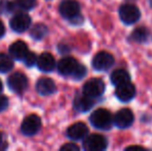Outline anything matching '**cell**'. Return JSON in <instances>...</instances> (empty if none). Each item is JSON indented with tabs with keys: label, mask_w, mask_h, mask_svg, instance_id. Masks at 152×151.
<instances>
[{
	"label": "cell",
	"mask_w": 152,
	"mask_h": 151,
	"mask_svg": "<svg viewBox=\"0 0 152 151\" xmlns=\"http://www.w3.org/2000/svg\"><path fill=\"white\" fill-rule=\"evenodd\" d=\"M111 82L115 86H119V85L130 82V76L128 74V71H125V69H116L111 75Z\"/></svg>",
	"instance_id": "ac0fdd59"
},
{
	"label": "cell",
	"mask_w": 152,
	"mask_h": 151,
	"mask_svg": "<svg viewBox=\"0 0 152 151\" xmlns=\"http://www.w3.org/2000/svg\"><path fill=\"white\" fill-rule=\"evenodd\" d=\"M8 107V98L5 95L0 94V112H3Z\"/></svg>",
	"instance_id": "484cf974"
},
{
	"label": "cell",
	"mask_w": 152,
	"mask_h": 151,
	"mask_svg": "<svg viewBox=\"0 0 152 151\" xmlns=\"http://www.w3.org/2000/svg\"><path fill=\"white\" fill-rule=\"evenodd\" d=\"M36 0H14L12 1V12L15 10H31L36 6Z\"/></svg>",
	"instance_id": "d6986e66"
},
{
	"label": "cell",
	"mask_w": 152,
	"mask_h": 151,
	"mask_svg": "<svg viewBox=\"0 0 152 151\" xmlns=\"http://www.w3.org/2000/svg\"><path fill=\"white\" fill-rule=\"evenodd\" d=\"M90 122L95 128L110 129L114 122L112 115L106 109H97L91 114Z\"/></svg>",
	"instance_id": "6da1fadb"
},
{
	"label": "cell",
	"mask_w": 152,
	"mask_h": 151,
	"mask_svg": "<svg viewBox=\"0 0 152 151\" xmlns=\"http://www.w3.org/2000/svg\"><path fill=\"white\" fill-rule=\"evenodd\" d=\"M2 89H3V84H2L1 80H0V92L2 91Z\"/></svg>",
	"instance_id": "4dcf8cb0"
},
{
	"label": "cell",
	"mask_w": 152,
	"mask_h": 151,
	"mask_svg": "<svg viewBox=\"0 0 152 151\" xmlns=\"http://www.w3.org/2000/svg\"><path fill=\"white\" fill-rule=\"evenodd\" d=\"M83 147L87 151H104L108 147V140L98 133L89 135L85 138Z\"/></svg>",
	"instance_id": "3957f363"
},
{
	"label": "cell",
	"mask_w": 152,
	"mask_h": 151,
	"mask_svg": "<svg viewBox=\"0 0 152 151\" xmlns=\"http://www.w3.org/2000/svg\"><path fill=\"white\" fill-rule=\"evenodd\" d=\"M7 147V143H6L5 137L2 133H0V150H4Z\"/></svg>",
	"instance_id": "83f0119b"
},
{
	"label": "cell",
	"mask_w": 152,
	"mask_h": 151,
	"mask_svg": "<svg viewBox=\"0 0 152 151\" xmlns=\"http://www.w3.org/2000/svg\"><path fill=\"white\" fill-rule=\"evenodd\" d=\"M115 62V59L113 55L106 51H100L92 59V66L95 71H104L113 66Z\"/></svg>",
	"instance_id": "277c9868"
},
{
	"label": "cell",
	"mask_w": 152,
	"mask_h": 151,
	"mask_svg": "<svg viewBox=\"0 0 152 151\" xmlns=\"http://www.w3.org/2000/svg\"><path fill=\"white\" fill-rule=\"evenodd\" d=\"M86 74H87L86 67H85L83 64H80V66H79L76 75L74 76V79H76V80H81V79H83L85 76H86Z\"/></svg>",
	"instance_id": "d4e9b609"
},
{
	"label": "cell",
	"mask_w": 152,
	"mask_h": 151,
	"mask_svg": "<svg viewBox=\"0 0 152 151\" xmlns=\"http://www.w3.org/2000/svg\"><path fill=\"white\" fill-rule=\"evenodd\" d=\"M115 94L119 101H123V103H128L136 96V87L130 82H127L125 84L117 86Z\"/></svg>",
	"instance_id": "7c38bea8"
},
{
	"label": "cell",
	"mask_w": 152,
	"mask_h": 151,
	"mask_svg": "<svg viewBox=\"0 0 152 151\" xmlns=\"http://www.w3.org/2000/svg\"><path fill=\"white\" fill-rule=\"evenodd\" d=\"M42 127V120L35 114H31L27 116L23 120L21 124V131L25 136H33L36 133H38Z\"/></svg>",
	"instance_id": "ba28073f"
},
{
	"label": "cell",
	"mask_w": 152,
	"mask_h": 151,
	"mask_svg": "<svg viewBox=\"0 0 152 151\" xmlns=\"http://www.w3.org/2000/svg\"><path fill=\"white\" fill-rule=\"evenodd\" d=\"M114 124L119 128H127L134 123V116L132 110L129 109H121L115 114L114 116Z\"/></svg>",
	"instance_id": "8fae6325"
},
{
	"label": "cell",
	"mask_w": 152,
	"mask_h": 151,
	"mask_svg": "<svg viewBox=\"0 0 152 151\" xmlns=\"http://www.w3.org/2000/svg\"><path fill=\"white\" fill-rule=\"evenodd\" d=\"M36 64H37V67L42 71L49 73V71H52L55 69L56 61H55V58L52 54H50L48 52H45L39 55V57L37 58Z\"/></svg>",
	"instance_id": "2e32d148"
},
{
	"label": "cell",
	"mask_w": 152,
	"mask_h": 151,
	"mask_svg": "<svg viewBox=\"0 0 152 151\" xmlns=\"http://www.w3.org/2000/svg\"><path fill=\"white\" fill-rule=\"evenodd\" d=\"M14 67V61L12 56H8L5 53H0V73L5 74L12 71Z\"/></svg>",
	"instance_id": "44dd1931"
},
{
	"label": "cell",
	"mask_w": 152,
	"mask_h": 151,
	"mask_svg": "<svg viewBox=\"0 0 152 151\" xmlns=\"http://www.w3.org/2000/svg\"><path fill=\"white\" fill-rule=\"evenodd\" d=\"M80 4L76 0H63L59 6L61 16L70 21L80 16Z\"/></svg>",
	"instance_id": "8992f818"
},
{
	"label": "cell",
	"mask_w": 152,
	"mask_h": 151,
	"mask_svg": "<svg viewBox=\"0 0 152 151\" xmlns=\"http://www.w3.org/2000/svg\"><path fill=\"white\" fill-rule=\"evenodd\" d=\"M134 149H141L142 150L143 148L140 147V146H129V147L126 148V150H134Z\"/></svg>",
	"instance_id": "f546056e"
},
{
	"label": "cell",
	"mask_w": 152,
	"mask_h": 151,
	"mask_svg": "<svg viewBox=\"0 0 152 151\" xmlns=\"http://www.w3.org/2000/svg\"><path fill=\"white\" fill-rule=\"evenodd\" d=\"M35 89L40 95H50L56 91V84L50 78H42L36 82Z\"/></svg>",
	"instance_id": "e0dca14e"
},
{
	"label": "cell",
	"mask_w": 152,
	"mask_h": 151,
	"mask_svg": "<svg viewBox=\"0 0 152 151\" xmlns=\"http://www.w3.org/2000/svg\"><path fill=\"white\" fill-rule=\"evenodd\" d=\"M94 104H95L94 97H91L89 95L83 93V94L77 95L74 101V107L77 111L84 113V112H88L94 106Z\"/></svg>",
	"instance_id": "9a60e30c"
},
{
	"label": "cell",
	"mask_w": 152,
	"mask_h": 151,
	"mask_svg": "<svg viewBox=\"0 0 152 151\" xmlns=\"http://www.w3.org/2000/svg\"><path fill=\"white\" fill-rule=\"evenodd\" d=\"M23 61H24V63L27 65V66L31 67L37 62V57H36V55L34 54V53L28 52V54L26 55V57H25Z\"/></svg>",
	"instance_id": "cb8c5ba5"
},
{
	"label": "cell",
	"mask_w": 152,
	"mask_h": 151,
	"mask_svg": "<svg viewBox=\"0 0 152 151\" xmlns=\"http://www.w3.org/2000/svg\"><path fill=\"white\" fill-rule=\"evenodd\" d=\"M80 64L81 63H79L78 60L75 59L74 57H64L57 64V69L60 75L74 78Z\"/></svg>",
	"instance_id": "5b68a950"
},
{
	"label": "cell",
	"mask_w": 152,
	"mask_h": 151,
	"mask_svg": "<svg viewBox=\"0 0 152 151\" xmlns=\"http://www.w3.org/2000/svg\"><path fill=\"white\" fill-rule=\"evenodd\" d=\"M12 12V1L8 0H0V15L8 14Z\"/></svg>",
	"instance_id": "603a6c76"
},
{
	"label": "cell",
	"mask_w": 152,
	"mask_h": 151,
	"mask_svg": "<svg viewBox=\"0 0 152 151\" xmlns=\"http://www.w3.org/2000/svg\"><path fill=\"white\" fill-rule=\"evenodd\" d=\"M89 129L87 125L83 122H77L70 125L66 131V135L69 139L78 141V140H82L88 136Z\"/></svg>",
	"instance_id": "4fadbf2b"
},
{
	"label": "cell",
	"mask_w": 152,
	"mask_h": 151,
	"mask_svg": "<svg viewBox=\"0 0 152 151\" xmlns=\"http://www.w3.org/2000/svg\"><path fill=\"white\" fill-rule=\"evenodd\" d=\"M119 17L121 21L126 25H132L138 22L141 17V12L134 4L126 3L119 8Z\"/></svg>",
	"instance_id": "7a4b0ae2"
},
{
	"label": "cell",
	"mask_w": 152,
	"mask_h": 151,
	"mask_svg": "<svg viewBox=\"0 0 152 151\" xmlns=\"http://www.w3.org/2000/svg\"><path fill=\"white\" fill-rule=\"evenodd\" d=\"M149 37V30L145 27H138L130 34V39L136 42H145Z\"/></svg>",
	"instance_id": "ffe728a7"
},
{
	"label": "cell",
	"mask_w": 152,
	"mask_h": 151,
	"mask_svg": "<svg viewBox=\"0 0 152 151\" xmlns=\"http://www.w3.org/2000/svg\"><path fill=\"white\" fill-rule=\"evenodd\" d=\"M79 149H80L79 146H77L76 144H74V143H67L60 148L61 151H78Z\"/></svg>",
	"instance_id": "4316f807"
},
{
	"label": "cell",
	"mask_w": 152,
	"mask_h": 151,
	"mask_svg": "<svg viewBox=\"0 0 152 151\" xmlns=\"http://www.w3.org/2000/svg\"><path fill=\"white\" fill-rule=\"evenodd\" d=\"M104 83L100 79H90L83 86V92L91 97H98L104 93Z\"/></svg>",
	"instance_id": "30bf717a"
},
{
	"label": "cell",
	"mask_w": 152,
	"mask_h": 151,
	"mask_svg": "<svg viewBox=\"0 0 152 151\" xmlns=\"http://www.w3.org/2000/svg\"><path fill=\"white\" fill-rule=\"evenodd\" d=\"M47 33H48V28H47V26L44 24L34 25L30 31L31 37H33L34 39H36V40L42 39V38L47 35Z\"/></svg>",
	"instance_id": "7402d4cb"
},
{
	"label": "cell",
	"mask_w": 152,
	"mask_h": 151,
	"mask_svg": "<svg viewBox=\"0 0 152 151\" xmlns=\"http://www.w3.org/2000/svg\"><path fill=\"white\" fill-rule=\"evenodd\" d=\"M7 85L12 91L16 93H22L28 87V79L24 74L17 71L8 77Z\"/></svg>",
	"instance_id": "52a82bcc"
},
{
	"label": "cell",
	"mask_w": 152,
	"mask_h": 151,
	"mask_svg": "<svg viewBox=\"0 0 152 151\" xmlns=\"http://www.w3.org/2000/svg\"><path fill=\"white\" fill-rule=\"evenodd\" d=\"M4 33H5V27H4V24L0 21V38L3 37Z\"/></svg>",
	"instance_id": "f1b7e54d"
},
{
	"label": "cell",
	"mask_w": 152,
	"mask_h": 151,
	"mask_svg": "<svg viewBox=\"0 0 152 151\" xmlns=\"http://www.w3.org/2000/svg\"><path fill=\"white\" fill-rule=\"evenodd\" d=\"M28 52V47L26 42L22 40H17L10 46V54L15 60H24Z\"/></svg>",
	"instance_id": "5bb4252c"
},
{
	"label": "cell",
	"mask_w": 152,
	"mask_h": 151,
	"mask_svg": "<svg viewBox=\"0 0 152 151\" xmlns=\"http://www.w3.org/2000/svg\"><path fill=\"white\" fill-rule=\"evenodd\" d=\"M10 25L15 32L22 33L31 26V18L27 14L18 12L10 19Z\"/></svg>",
	"instance_id": "9c48e42d"
}]
</instances>
